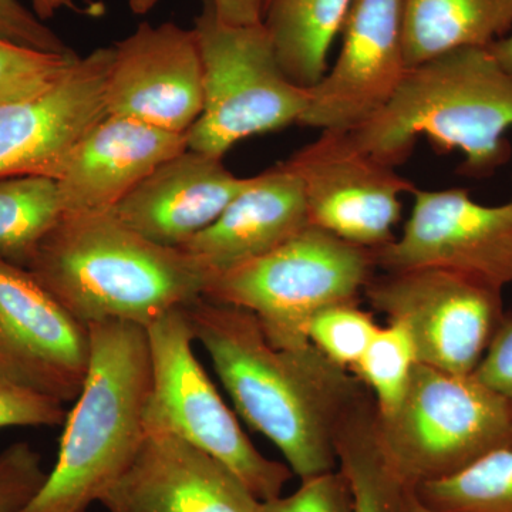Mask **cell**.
I'll list each match as a JSON object with an SVG mask.
<instances>
[{
	"instance_id": "f1b7e54d",
	"label": "cell",
	"mask_w": 512,
	"mask_h": 512,
	"mask_svg": "<svg viewBox=\"0 0 512 512\" xmlns=\"http://www.w3.org/2000/svg\"><path fill=\"white\" fill-rule=\"evenodd\" d=\"M63 403L16 383L0 370V429L64 424Z\"/></svg>"
},
{
	"instance_id": "836d02e7",
	"label": "cell",
	"mask_w": 512,
	"mask_h": 512,
	"mask_svg": "<svg viewBox=\"0 0 512 512\" xmlns=\"http://www.w3.org/2000/svg\"><path fill=\"white\" fill-rule=\"evenodd\" d=\"M215 12L222 22L234 26L262 23L265 0H212Z\"/></svg>"
},
{
	"instance_id": "9a60e30c",
	"label": "cell",
	"mask_w": 512,
	"mask_h": 512,
	"mask_svg": "<svg viewBox=\"0 0 512 512\" xmlns=\"http://www.w3.org/2000/svg\"><path fill=\"white\" fill-rule=\"evenodd\" d=\"M202 62L194 29L144 22L113 46L107 113L187 134L202 111Z\"/></svg>"
},
{
	"instance_id": "ba28073f",
	"label": "cell",
	"mask_w": 512,
	"mask_h": 512,
	"mask_svg": "<svg viewBox=\"0 0 512 512\" xmlns=\"http://www.w3.org/2000/svg\"><path fill=\"white\" fill-rule=\"evenodd\" d=\"M151 379L146 434H171L217 458L256 498L281 495L291 468L256 450L235 414L195 356V336L185 308L173 309L147 326Z\"/></svg>"
},
{
	"instance_id": "7c38bea8",
	"label": "cell",
	"mask_w": 512,
	"mask_h": 512,
	"mask_svg": "<svg viewBox=\"0 0 512 512\" xmlns=\"http://www.w3.org/2000/svg\"><path fill=\"white\" fill-rule=\"evenodd\" d=\"M89 360V328L28 269L0 255V370L66 403L82 392Z\"/></svg>"
},
{
	"instance_id": "e0dca14e",
	"label": "cell",
	"mask_w": 512,
	"mask_h": 512,
	"mask_svg": "<svg viewBox=\"0 0 512 512\" xmlns=\"http://www.w3.org/2000/svg\"><path fill=\"white\" fill-rule=\"evenodd\" d=\"M247 181L222 158L187 148L158 165L111 212L144 238L180 248L210 227Z\"/></svg>"
},
{
	"instance_id": "d6986e66",
	"label": "cell",
	"mask_w": 512,
	"mask_h": 512,
	"mask_svg": "<svg viewBox=\"0 0 512 512\" xmlns=\"http://www.w3.org/2000/svg\"><path fill=\"white\" fill-rule=\"evenodd\" d=\"M309 224L302 185L279 163L249 177L220 217L180 248L211 281L281 247Z\"/></svg>"
},
{
	"instance_id": "d4e9b609",
	"label": "cell",
	"mask_w": 512,
	"mask_h": 512,
	"mask_svg": "<svg viewBox=\"0 0 512 512\" xmlns=\"http://www.w3.org/2000/svg\"><path fill=\"white\" fill-rule=\"evenodd\" d=\"M417 363L410 333L400 323H389L377 329L352 372L372 394L377 412L387 414L402 402Z\"/></svg>"
},
{
	"instance_id": "d590c367",
	"label": "cell",
	"mask_w": 512,
	"mask_h": 512,
	"mask_svg": "<svg viewBox=\"0 0 512 512\" xmlns=\"http://www.w3.org/2000/svg\"><path fill=\"white\" fill-rule=\"evenodd\" d=\"M404 512H437L424 505L414 493V488H410L406 495V504H404Z\"/></svg>"
},
{
	"instance_id": "5bb4252c",
	"label": "cell",
	"mask_w": 512,
	"mask_h": 512,
	"mask_svg": "<svg viewBox=\"0 0 512 512\" xmlns=\"http://www.w3.org/2000/svg\"><path fill=\"white\" fill-rule=\"evenodd\" d=\"M111 60L113 46L99 47L47 92L0 104V180L59 178L80 140L109 116L106 84Z\"/></svg>"
},
{
	"instance_id": "9c48e42d",
	"label": "cell",
	"mask_w": 512,
	"mask_h": 512,
	"mask_svg": "<svg viewBox=\"0 0 512 512\" xmlns=\"http://www.w3.org/2000/svg\"><path fill=\"white\" fill-rule=\"evenodd\" d=\"M367 301L412 336L417 360L453 375H473L503 322V291L437 268L375 275Z\"/></svg>"
},
{
	"instance_id": "603a6c76",
	"label": "cell",
	"mask_w": 512,
	"mask_h": 512,
	"mask_svg": "<svg viewBox=\"0 0 512 512\" xmlns=\"http://www.w3.org/2000/svg\"><path fill=\"white\" fill-rule=\"evenodd\" d=\"M64 217L55 178L26 175L0 180V255L26 268L43 238Z\"/></svg>"
},
{
	"instance_id": "2e32d148",
	"label": "cell",
	"mask_w": 512,
	"mask_h": 512,
	"mask_svg": "<svg viewBox=\"0 0 512 512\" xmlns=\"http://www.w3.org/2000/svg\"><path fill=\"white\" fill-rule=\"evenodd\" d=\"M100 503L109 512H259L262 505L231 468L171 434H146Z\"/></svg>"
},
{
	"instance_id": "52a82bcc",
	"label": "cell",
	"mask_w": 512,
	"mask_h": 512,
	"mask_svg": "<svg viewBox=\"0 0 512 512\" xmlns=\"http://www.w3.org/2000/svg\"><path fill=\"white\" fill-rule=\"evenodd\" d=\"M377 416L387 456L413 488L512 447L510 407L474 375L417 363L402 402Z\"/></svg>"
},
{
	"instance_id": "277c9868",
	"label": "cell",
	"mask_w": 512,
	"mask_h": 512,
	"mask_svg": "<svg viewBox=\"0 0 512 512\" xmlns=\"http://www.w3.org/2000/svg\"><path fill=\"white\" fill-rule=\"evenodd\" d=\"M87 328L89 369L64 420L55 467L20 512H86L123 476L146 437L151 379L146 328L127 322Z\"/></svg>"
},
{
	"instance_id": "e575fe53",
	"label": "cell",
	"mask_w": 512,
	"mask_h": 512,
	"mask_svg": "<svg viewBox=\"0 0 512 512\" xmlns=\"http://www.w3.org/2000/svg\"><path fill=\"white\" fill-rule=\"evenodd\" d=\"M488 50L493 53L497 62L503 66L505 72L512 76V32L510 35L497 40L493 45L488 46Z\"/></svg>"
},
{
	"instance_id": "4dcf8cb0",
	"label": "cell",
	"mask_w": 512,
	"mask_h": 512,
	"mask_svg": "<svg viewBox=\"0 0 512 512\" xmlns=\"http://www.w3.org/2000/svg\"><path fill=\"white\" fill-rule=\"evenodd\" d=\"M0 39L15 45L30 47L40 52L72 53L66 43L47 28L36 13L26 8L20 0H0Z\"/></svg>"
},
{
	"instance_id": "cb8c5ba5",
	"label": "cell",
	"mask_w": 512,
	"mask_h": 512,
	"mask_svg": "<svg viewBox=\"0 0 512 512\" xmlns=\"http://www.w3.org/2000/svg\"><path fill=\"white\" fill-rule=\"evenodd\" d=\"M437 512H512V447L500 448L453 476L414 487Z\"/></svg>"
},
{
	"instance_id": "4fadbf2b",
	"label": "cell",
	"mask_w": 512,
	"mask_h": 512,
	"mask_svg": "<svg viewBox=\"0 0 512 512\" xmlns=\"http://www.w3.org/2000/svg\"><path fill=\"white\" fill-rule=\"evenodd\" d=\"M404 0H352L342 49L311 92L305 127L352 133L392 101L407 73Z\"/></svg>"
},
{
	"instance_id": "ac0fdd59",
	"label": "cell",
	"mask_w": 512,
	"mask_h": 512,
	"mask_svg": "<svg viewBox=\"0 0 512 512\" xmlns=\"http://www.w3.org/2000/svg\"><path fill=\"white\" fill-rule=\"evenodd\" d=\"M187 148V134L109 114L80 140L56 180L64 215L113 210L158 165Z\"/></svg>"
},
{
	"instance_id": "8d00e7d4",
	"label": "cell",
	"mask_w": 512,
	"mask_h": 512,
	"mask_svg": "<svg viewBox=\"0 0 512 512\" xmlns=\"http://www.w3.org/2000/svg\"><path fill=\"white\" fill-rule=\"evenodd\" d=\"M268 2H269V0H265V8H266V5H268Z\"/></svg>"
},
{
	"instance_id": "83f0119b",
	"label": "cell",
	"mask_w": 512,
	"mask_h": 512,
	"mask_svg": "<svg viewBox=\"0 0 512 512\" xmlns=\"http://www.w3.org/2000/svg\"><path fill=\"white\" fill-rule=\"evenodd\" d=\"M42 456L26 441L0 453V512H20L45 484Z\"/></svg>"
},
{
	"instance_id": "44dd1931",
	"label": "cell",
	"mask_w": 512,
	"mask_h": 512,
	"mask_svg": "<svg viewBox=\"0 0 512 512\" xmlns=\"http://www.w3.org/2000/svg\"><path fill=\"white\" fill-rule=\"evenodd\" d=\"M352 0H269L264 23L292 83L311 90L328 73V56Z\"/></svg>"
},
{
	"instance_id": "f546056e",
	"label": "cell",
	"mask_w": 512,
	"mask_h": 512,
	"mask_svg": "<svg viewBox=\"0 0 512 512\" xmlns=\"http://www.w3.org/2000/svg\"><path fill=\"white\" fill-rule=\"evenodd\" d=\"M352 495L339 470L302 480L301 487L288 497L262 501L259 512H350Z\"/></svg>"
},
{
	"instance_id": "7402d4cb",
	"label": "cell",
	"mask_w": 512,
	"mask_h": 512,
	"mask_svg": "<svg viewBox=\"0 0 512 512\" xmlns=\"http://www.w3.org/2000/svg\"><path fill=\"white\" fill-rule=\"evenodd\" d=\"M336 457L352 495L350 512H404L412 487L387 456L372 394L367 393L343 420L336 436Z\"/></svg>"
},
{
	"instance_id": "30bf717a",
	"label": "cell",
	"mask_w": 512,
	"mask_h": 512,
	"mask_svg": "<svg viewBox=\"0 0 512 512\" xmlns=\"http://www.w3.org/2000/svg\"><path fill=\"white\" fill-rule=\"evenodd\" d=\"M282 163L302 185L312 225L372 251L393 241L402 195L416 191L345 131H322Z\"/></svg>"
},
{
	"instance_id": "d6a6232c",
	"label": "cell",
	"mask_w": 512,
	"mask_h": 512,
	"mask_svg": "<svg viewBox=\"0 0 512 512\" xmlns=\"http://www.w3.org/2000/svg\"><path fill=\"white\" fill-rule=\"evenodd\" d=\"M158 0H130V8L137 15H144L156 6ZM33 12L37 18L47 20L53 18L57 10L67 8L79 15L101 16L104 13V6L101 3H90L87 6L77 5L74 0H32Z\"/></svg>"
},
{
	"instance_id": "4316f807",
	"label": "cell",
	"mask_w": 512,
	"mask_h": 512,
	"mask_svg": "<svg viewBox=\"0 0 512 512\" xmlns=\"http://www.w3.org/2000/svg\"><path fill=\"white\" fill-rule=\"evenodd\" d=\"M379 328L359 302L339 303L313 316L308 339L329 360L352 372Z\"/></svg>"
},
{
	"instance_id": "ffe728a7",
	"label": "cell",
	"mask_w": 512,
	"mask_h": 512,
	"mask_svg": "<svg viewBox=\"0 0 512 512\" xmlns=\"http://www.w3.org/2000/svg\"><path fill=\"white\" fill-rule=\"evenodd\" d=\"M512 32V0H404L407 67L463 47H488Z\"/></svg>"
},
{
	"instance_id": "5b68a950",
	"label": "cell",
	"mask_w": 512,
	"mask_h": 512,
	"mask_svg": "<svg viewBox=\"0 0 512 512\" xmlns=\"http://www.w3.org/2000/svg\"><path fill=\"white\" fill-rule=\"evenodd\" d=\"M372 249L309 224L281 247L215 276L204 298L254 313L276 348L306 345L313 316L359 302L376 271Z\"/></svg>"
},
{
	"instance_id": "1f68e13d",
	"label": "cell",
	"mask_w": 512,
	"mask_h": 512,
	"mask_svg": "<svg viewBox=\"0 0 512 512\" xmlns=\"http://www.w3.org/2000/svg\"><path fill=\"white\" fill-rule=\"evenodd\" d=\"M473 375L503 397L512 416V313H505Z\"/></svg>"
},
{
	"instance_id": "7a4b0ae2",
	"label": "cell",
	"mask_w": 512,
	"mask_h": 512,
	"mask_svg": "<svg viewBox=\"0 0 512 512\" xmlns=\"http://www.w3.org/2000/svg\"><path fill=\"white\" fill-rule=\"evenodd\" d=\"M26 269L84 326L147 328L205 295L210 275L181 248L144 238L111 211L64 215Z\"/></svg>"
},
{
	"instance_id": "3957f363",
	"label": "cell",
	"mask_w": 512,
	"mask_h": 512,
	"mask_svg": "<svg viewBox=\"0 0 512 512\" xmlns=\"http://www.w3.org/2000/svg\"><path fill=\"white\" fill-rule=\"evenodd\" d=\"M510 128L511 74L488 47H463L410 67L392 101L350 134L394 168L427 138L439 154H463L458 174L485 180L511 160Z\"/></svg>"
},
{
	"instance_id": "6da1fadb",
	"label": "cell",
	"mask_w": 512,
	"mask_h": 512,
	"mask_svg": "<svg viewBox=\"0 0 512 512\" xmlns=\"http://www.w3.org/2000/svg\"><path fill=\"white\" fill-rule=\"evenodd\" d=\"M235 410L278 447L301 480L338 470L336 436L369 393L353 372L312 343L276 348L254 313L198 299L185 308Z\"/></svg>"
},
{
	"instance_id": "8992f818",
	"label": "cell",
	"mask_w": 512,
	"mask_h": 512,
	"mask_svg": "<svg viewBox=\"0 0 512 512\" xmlns=\"http://www.w3.org/2000/svg\"><path fill=\"white\" fill-rule=\"evenodd\" d=\"M202 62V111L188 148L222 158L239 141L299 124L311 92L286 77L264 23L222 22L212 0L194 20Z\"/></svg>"
},
{
	"instance_id": "484cf974",
	"label": "cell",
	"mask_w": 512,
	"mask_h": 512,
	"mask_svg": "<svg viewBox=\"0 0 512 512\" xmlns=\"http://www.w3.org/2000/svg\"><path fill=\"white\" fill-rule=\"evenodd\" d=\"M76 53L40 52L0 39V104L39 96L72 72Z\"/></svg>"
},
{
	"instance_id": "8fae6325",
	"label": "cell",
	"mask_w": 512,
	"mask_h": 512,
	"mask_svg": "<svg viewBox=\"0 0 512 512\" xmlns=\"http://www.w3.org/2000/svg\"><path fill=\"white\" fill-rule=\"evenodd\" d=\"M402 235L375 249L383 272L437 268L503 291L512 285V200L474 201L466 188L417 190Z\"/></svg>"
}]
</instances>
